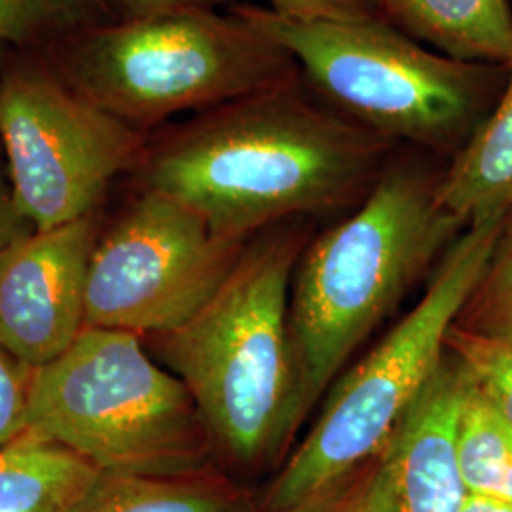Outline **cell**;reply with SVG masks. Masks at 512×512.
Masks as SVG:
<instances>
[{"label":"cell","mask_w":512,"mask_h":512,"mask_svg":"<svg viewBox=\"0 0 512 512\" xmlns=\"http://www.w3.org/2000/svg\"><path fill=\"white\" fill-rule=\"evenodd\" d=\"M393 145L330 109L302 78L198 112L145 148L143 190L183 203L220 238L355 207Z\"/></svg>","instance_id":"1"},{"label":"cell","mask_w":512,"mask_h":512,"mask_svg":"<svg viewBox=\"0 0 512 512\" xmlns=\"http://www.w3.org/2000/svg\"><path fill=\"white\" fill-rule=\"evenodd\" d=\"M397 148L365 200L311 238L294 268L289 321L300 427L351 355L465 228L440 205L444 169L425 150Z\"/></svg>","instance_id":"2"},{"label":"cell","mask_w":512,"mask_h":512,"mask_svg":"<svg viewBox=\"0 0 512 512\" xmlns=\"http://www.w3.org/2000/svg\"><path fill=\"white\" fill-rule=\"evenodd\" d=\"M306 219L247 239L202 310L156 336L162 359L200 410L213 452L241 467L274 458L300 429L289 306L294 268L311 239Z\"/></svg>","instance_id":"3"},{"label":"cell","mask_w":512,"mask_h":512,"mask_svg":"<svg viewBox=\"0 0 512 512\" xmlns=\"http://www.w3.org/2000/svg\"><path fill=\"white\" fill-rule=\"evenodd\" d=\"M507 215L469 222L420 302L332 384L321 416L264 495V511L321 512L382 458L444 361L450 330L492 260Z\"/></svg>","instance_id":"4"},{"label":"cell","mask_w":512,"mask_h":512,"mask_svg":"<svg viewBox=\"0 0 512 512\" xmlns=\"http://www.w3.org/2000/svg\"><path fill=\"white\" fill-rule=\"evenodd\" d=\"M241 8L289 52L323 103L399 147L459 150L503 92H495V73L505 65L439 54L385 18L306 21Z\"/></svg>","instance_id":"5"},{"label":"cell","mask_w":512,"mask_h":512,"mask_svg":"<svg viewBox=\"0 0 512 512\" xmlns=\"http://www.w3.org/2000/svg\"><path fill=\"white\" fill-rule=\"evenodd\" d=\"M57 74L139 131L300 76L289 52L241 4L112 21L63 44Z\"/></svg>","instance_id":"6"},{"label":"cell","mask_w":512,"mask_h":512,"mask_svg":"<svg viewBox=\"0 0 512 512\" xmlns=\"http://www.w3.org/2000/svg\"><path fill=\"white\" fill-rule=\"evenodd\" d=\"M25 433L114 475H194L215 454L186 385L126 330L86 327L35 368Z\"/></svg>","instance_id":"7"},{"label":"cell","mask_w":512,"mask_h":512,"mask_svg":"<svg viewBox=\"0 0 512 512\" xmlns=\"http://www.w3.org/2000/svg\"><path fill=\"white\" fill-rule=\"evenodd\" d=\"M0 147L23 217L33 230H52L93 217L110 183L139 167L147 141L57 71L6 65Z\"/></svg>","instance_id":"8"},{"label":"cell","mask_w":512,"mask_h":512,"mask_svg":"<svg viewBox=\"0 0 512 512\" xmlns=\"http://www.w3.org/2000/svg\"><path fill=\"white\" fill-rule=\"evenodd\" d=\"M245 243L220 238L183 203L141 190L95 243L86 327L137 336L181 329L224 285Z\"/></svg>","instance_id":"9"},{"label":"cell","mask_w":512,"mask_h":512,"mask_svg":"<svg viewBox=\"0 0 512 512\" xmlns=\"http://www.w3.org/2000/svg\"><path fill=\"white\" fill-rule=\"evenodd\" d=\"M93 217L35 230L0 255V346L31 368L52 363L86 329Z\"/></svg>","instance_id":"10"},{"label":"cell","mask_w":512,"mask_h":512,"mask_svg":"<svg viewBox=\"0 0 512 512\" xmlns=\"http://www.w3.org/2000/svg\"><path fill=\"white\" fill-rule=\"evenodd\" d=\"M467 387L465 366L446 355L385 448L395 512H461L469 494L458 456Z\"/></svg>","instance_id":"11"},{"label":"cell","mask_w":512,"mask_h":512,"mask_svg":"<svg viewBox=\"0 0 512 512\" xmlns=\"http://www.w3.org/2000/svg\"><path fill=\"white\" fill-rule=\"evenodd\" d=\"M384 18L439 54L467 63L509 65L507 0H380Z\"/></svg>","instance_id":"12"},{"label":"cell","mask_w":512,"mask_h":512,"mask_svg":"<svg viewBox=\"0 0 512 512\" xmlns=\"http://www.w3.org/2000/svg\"><path fill=\"white\" fill-rule=\"evenodd\" d=\"M439 202L465 226L512 209V59L494 109L444 169Z\"/></svg>","instance_id":"13"},{"label":"cell","mask_w":512,"mask_h":512,"mask_svg":"<svg viewBox=\"0 0 512 512\" xmlns=\"http://www.w3.org/2000/svg\"><path fill=\"white\" fill-rule=\"evenodd\" d=\"M65 512H251L245 494L222 476L99 473Z\"/></svg>","instance_id":"14"},{"label":"cell","mask_w":512,"mask_h":512,"mask_svg":"<svg viewBox=\"0 0 512 512\" xmlns=\"http://www.w3.org/2000/svg\"><path fill=\"white\" fill-rule=\"evenodd\" d=\"M97 475L71 450L23 433L0 450V512H65Z\"/></svg>","instance_id":"15"},{"label":"cell","mask_w":512,"mask_h":512,"mask_svg":"<svg viewBox=\"0 0 512 512\" xmlns=\"http://www.w3.org/2000/svg\"><path fill=\"white\" fill-rule=\"evenodd\" d=\"M458 456L467 492L512 505V425L471 376L459 416Z\"/></svg>","instance_id":"16"},{"label":"cell","mask_w":512,"mask_h":512,"mask_svg":"<svg viewBox=\"0 0 512 512\" xmlns=\"http://www.w3.org/2000/svg\"><path fill=\"white\" fill-rule=\"evenodd\" d=\"M112 21L107 0H0V46H63Z\"/></svg>","instance_id":"17"},{"label":"cell","mask_w":512,"mask_h":512,"mask_svg":"<svg viewBox=\"0 0 512 512\" xmlns=\"http://www.w3.org/2000/svg\"><path fill=\"white\" fill-rule=\"evenodd\" d=\"M456 327L512 344V209L492 260L461 311Z\"/></svg>","instance_id":"18"},{"label":"cell","mask_w":512,"mask_h":512,"mask_svg":"<svg viewBox=\"0 0 512 512\" xmlns=\"http://www.w3.org/2000/svg\"><path fill=\"white\" fill-rule=\"evenodd\" d=\"M448 349L467 368L473 384L512 425V344L467 330H450Z\"/></svg>","instance_id":"19"},{"label":"cell","mask_w":512,"mask_h":512,"mask_svg":"<svg viewBox=\"0 0 512 512\" xmlns=\"http://www.w3.org/2000/svg\"><path fill=\"white\" fill-rule=\"evenodd\" d=\"M33 374L35 368L0 346V450L25 433Z\"/></svg>","instance_id":"20"},{"label":"cell","mask_w":512,"mask_h":512,"mask_svg":"<svg viewBox=\"0 0 512 512\" xmlns=\"http://www.w3.org/2000/svg\"><path fill=\"white\" fill-rule=\"evenodd\" d=\"M321 512H395L391 471L385 454Z\"/></svg>","instance_id":"21"},{"label":"cell","mask_w":512,"mask_h":512,"mask_svg":"<svg viewBox=\"0 0 512 512\" xmlns=\"http://www.w3.org/2000/svg\"><path fill=\"white\" fill-rule=\"evenodd\" d=\"M272 12L285 18L372 19L384 18L380 0H266Z\"/></svg>","instance_id":"22"},{"label":"cell","mask_w":512,"mask_h":512,"mask_svg":"<svg viewBox=\"0 0 512 512\" xmlns=\"http://www.w3.org/2000/svg\"><path fill=\"white\" fill-rule=\"evenodd\" d=\"M238 0H107L116 21L154 18L190 8H230Z\"/></svg>","instance_id":"23"},{"label":"cell","mask_w":512,"mask_h":512,"mask_svg":"<svg viewBox=\"0 0 512 512\" xmlns=\"http://www.w3.org/2000/svg\"><path fill=\"white\" fill-rule=\"evenodd\" d=\"M31 232H35V230L19 209L16 192H14V186L10 181L6 158H4V152L0 147V255L10 245H14L16 241L25 238Z\"/></svg>","instance_id":"24"},{"label":"cell","mask_w":512,"mask_h":512,"mask_svg":"<svg viewBox=\"0 0 512 512\" xmlns=\"http://www.w3.org/2000/svg\"><path fill=\"white\" fill-rule=\"evenodd\" d=\"M461 512H512V505L486 495L467 494Z\"/></svg>","instance_id":"25"},{"label":"cell","mask_w":512,"mask_h":512,"mask_svg":"<svg viewBox=\"0 0 512 512\" xmlns=\"http://www.w3.org/2000/svg\"><path fill=\"white\" fill-rule=\"evenodd\" d=\"M4 54H6V48L0 46V80H2L4 71H6V59H4Z\"/></svg>","instance_id":"26"}]
</instances>
